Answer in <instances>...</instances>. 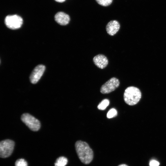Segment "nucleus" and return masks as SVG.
I'll list each match as a JSON object with an SVG mask.
<instances>
[{"mask_svg":"<svg viewBox=\"0 0 166 166\" xmlns=\"http://www.w3.org/2000/svg\"><path fill=\"white\" fill-rule=\"evenodd\" d=\"M76 152L81 161L85 164L90 163L93 156V151L86 142L78 140L75 144Z\"/></svg>","mask_w":166,"mask_h":166,"instance_id":"obj_1","label":"nucleus"},{"mask_svg":"<svg viewBox=\"0 0 166 166\" xmlns=\"http://www.w3.org/2000/svg\"><path fill=\"white\" fill-rule=\"evenodd\" d=\"M123 97L124 100L127 104L133 105L137 104L140 100L141 93L138 88L129 86L125 89Z\"/></svg>","mask_w":166,"mask_h":166,"instance_id":"obj_2","label":"nucleus"},{"mask_svg":"<svg viewBox=\"0 0 166 166\" xmlns=\"http://www.w3.org/2000/svg\"><path fill=\"white\" fill-rule=\"evenodd\" d=\"M21 119L23 122L31 130L37 131L40 129L41 126L40 121L30 114L27 113L23 114Z\"/></svg>","mask_w":166,"mask_h":166,"instance_id":"obj_3","label":"nucleus"},{"mask_svg":"<svg viewBox=\"0 0 166 166\" xmlns=\"http://www.w3.org/2000/svg\"><path fill=\"white\" fill-rule=\"evenodd\" d=\"M14 146V141L10 140H6L0 143V156L2 158H6L12 154Z\"/></svg>","mask_w":166,"mask_h":166,"instance_id":"obj_4","label":"nucleus"},{"mask_svg":"<svg viewBox=\"0 0 166 166\" xmlns=\"http://www.w3.org/2000/svg\"><path fill=\"white\" fill-rule=\"evenodd\" d=\"M5 23L9 28L15 30L21 27L23 23V19L17 15H9L5 18Z\"/></svg>","mask_w":166,"mask_h":166,"instance_id":"obj_5","label":"nucleus"},{"mask_svg":"<svg viewBox=\"0 0 166 166\" xmlns=\"http://www.w3.org/2000/svg\"><path fill=\"white\" fill-rule=\"evenodd\" d=\"M119 84L118 79L116 77H112L101 86L100 92L104 94L109 93L118 88Z\"/></svg>","mask_w":166,"mask_h":166,"instance_id":"obj_6","label":"nucleus"},{"mask_svg":"<svg viewBox=\"0 0 166 166\" xmlns=\"http://www.w3.org/2000/svg\"><path fill=\"white\" fill-rule=\"evenodd\" d=\"M45 68V66L42 65H38L34 68L30 77L31 83L35 84L38 81L43 74Z\"/></svg>","mask_w":166,"mask_h":166,"instance_id":"obj_7","label":"nucleus"},{"mask_svg":"<svg viewBox=\"0 0 166 166\" xmlns=\"http://www.w3.org/2000/svg\"><path fill=\"white\" fill-rule=\"evenodd\" d=\"M94 64L98 68L103 69L108 65V61L105 55L99 54L95 56L93 58Z\"/></svg>","mask_w":166,"mask_h":166,"instance_id":"obj_8","label":"nucleus"},{"mask_svg":"<svg viewBox=\"0 0 166 166\" xmlns=\"http://www.w3.org/2000/svg\"><path fill=\"white\" fill-rule=\"evenodd\" d=\"M120 28V25L118 22L116 20L110 21L106 26V30L109 35L113 36L119 30Z\"/></svg>","mask_w":166,"mask_h":166,"instance_id":"obj_9","label":"nucleus"},{"mask_svg":"<svg viewBox=\"0 0 166 166\" xmlns=\"http://www.w3.org/2000/svg\"><path fill=\"white\" fill-rule=\"evenodd\" d=\"M54 18L55 21L58 23L62 26L68 24L70 19L69 16L62 12L57 13L55 14Z\"/></svg>","mask_w":166,"mask_h":166,"instance_id":"obj_10","label":"nucleus"},{"mask_svg":"<svg viewBox=\"0 0 166 166\" xmlns=\"http://www.w3.org/2000/svg\"><path fill=\"white\" fill-rule=\"evenodd\" d=\"M68 162L67 158L64 156L58 158L55 163V166H65Z\"/></svg>","mask_w":166,"mask_h":166,"instance_id":"obj_11","label":"nucleus"},{"mask_svg":"<svg viewBox=\"0 0 166 166\" xmlns=\"http://www.w3.org/2000/svg\"><path fill=\"white\" fill-rule=\"evenodd\" d=\"M109 101L108 99H105L103 100L98 105L97 108L99 110H105L109 105Z\"/></svg>","mask_w":166,"mask_h":166,"instance_id":"obj_12","label":"nucleus"},{"mask_svg":"<svg viewBox=\"0 0 166 166\" xmlns=\"http://www.w3.org/2000/svg\"><path fill=\"white\" fill-rule=\"evenodd\" d=\"M117 114V111L114 108L110 109L108 112L107 114V117L108 118H112L116 117Z\"/></svg>","mask_w":166,"mask_h":166,"instance_id":"obj_13","label":"nucleus"},{"mask_svg":"<svg viewBox=\"0 0 166 166\" xmlns=\"http://www.w3.org/2000/svg\"><path fill=\"white\" fill-rule=\"evenodd\" d=\"M99 4L103 6H107L112 3L113 0H96Z\"/></svg>","mask_w":166,"mask_h":166,"instance_id":"obj_14","label":"nucleus"},{"mask_svg":"<svg viewBox=\"0 0 166 166\" xmlns=\"http://www.w3.org/2000/svg\"><path fill=\"white\" fill-rule=\"evenodd\" d=\"M15 166H27L26 161L23 159L17 160L15 163Z\"/></svg>","mask_w":166,"mask_h":166,"instance_id":"obj_15","label":"nucleus"},{"mask_svg":"<svg viewBox=\"0 0 166 166\" xmlns=\"http://www.w3.org/2000/svg\"><path fill=\"white\" fill-rule=\"evenodd\" d=\"M160 163L157 161L155 160H152L149 163L150 166H159Z\"/></svg>","mask_w":166,"mask_h":166,"instance_id":"obj_16","label":"nucleus"},{"mask_svg":"<svg viewBox=\"0 0 166 166\" xmlns=\"http://www.w3.org/2000/svg\"><path fill=\"white\" fill-rule=\"evenodd\" d=\"M56 1L59 2H64L65 0H55Z\"/></svg>","mask_w":166,"mask_h":166,"instance_id":"obj_17","label":"nucleus"},{"mask_svg":"<svg viewBox=\"0 0 166 166\" xmlns=\"http://www.w3.org/2000/svg\"><path fill=\"white\" fill-rule=\"evenodd\" d=\"M118 166H128L125 164H121L118 165Z\"/></svg>","mask_w":166,"mask_h":166,"instance_id":"obj_18","label":"nucleus"}]
</instances>
